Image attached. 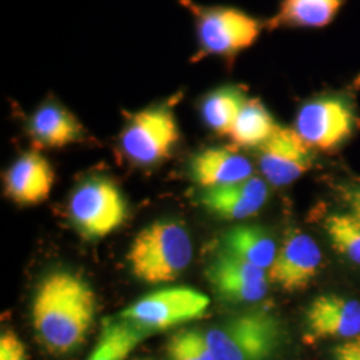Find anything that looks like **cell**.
Returning <instances> with one entry per match:
<instances>
[{
  "label": "cell",
  "mask_w": 360,
  "mask_h": 360,
  "mask_svg": "<svg viewBox=\"0 0 360 360\" xmlns=\"http://www.w3.org/2000/svg\"><path fill=\"white\" fill-rule=\"evenodd\" d=\"M98 300L90 283L77 272H49L37 285L31 318L39 342L62 356L83 346L96 318Z\"/></svg>",
  "instance_id": "cell-1"
},
{
  "label": "cell",
  "mask_w": 360,
  "mask_h": 360,
  "mask_svg": "<svg viewBox=\"0 0 360 360\" xmlns=\"http://www.w3.org/2000/svg\"><path fill=\"white\" fill-rule=\"evenodd\" d=\"M205 335L217 360H278L287 345L283 321L264 307L232 315Z\"/></svg>",
  "instance_id": "cell-2"
},
{
  "label": "cell",
  "mask_w": 360,
  "mask_h": 360,
  "mask_svg": "<svg viewBox=\"0 0 360 360\" xmlns=\"http://www.w3.org/2000/svg\"><path fill=\"white\" fill-rule=\"evenodd\" d=\"M193 260V242L184 226L171 219L156 220L136 235L127 252L132 275L143 283H169Z\"/></svg>",
  "instance_id": "cell-3"
},
{
  "label": "cell",
  "mask_w": 360,
  "mask_h": 360,
  "mask_svg": "<svg viewBox=\"0 0 360 360\" xmlns=\"http://www.w3.org/2000/svg\"><path fill=\"white\" fill-rule=\"evenodd\" d=\"M195 18L199 56L231 59L250 49L264 25L252 15L233 7H202L184 0Z\"/></svg>",
  "instance_id": "cell-4"
},
{
  "label": "cell",
  "mask_w": 360,
  "mask_h": 360,
  "mask_svg": "<svg viewBox=\"0 0 360 360\" xmlns=\"http://www.w3.org/2000/svg\"><path fill=\"white\" fill-rule=\"evenodd\" d=\"M68 215L83 238L95 240L123 226L129 217V206L114 180L90 176L80 181L71 195Z\"/></svg>",
  "instance_id": "cell-5"
},
{
  "label": "cell",
  "mask_w": 360,
  "mask_h": 360,
  "mask_svg": "<svg viewBox=\"0 0 360 360\" xmlns=\"http://www.w3.org/2000/svg\"><path fill=\"white\" fill-rule=\"evenodd\" d=\"M359 126L356 107L347 94H322L300 105L296 132L311 148L334 151L355 134Z\"/></svg>",
  "instance_id": "cell-6"
},
{
  "label": "cell",
  "mask_w": 360,
  "mask_h": 360,
  "mask_svg": "<svg viewBox=\"0 0 360 360\" xmlns=\"http://www.w3.org/2000/svg\"><path fill=\"white\" fill-rule=\"evenodd\" d=\"M179 139L176 116L168 104L163 103L146 107L129 116L119 144L132 165L150 167L169 158Z\"/></svg>",
  "instance_id": "cell-7"
},
{
  "label": "cell",
  "mask_w": 360,
  "mask_h": 360,
  "mask_svg": "<svg viewBox=\"0 0 360 360\" xmlns=\"http://www.w3.org/2000/svg\"><path fill=\"white\" fill-rule=\"evenodd\" d=\"M210 307V299L193 287H165L142 296L119 312L124 321L155 334L202 318Z\"/></svg>",
  "instance_id": "cell-8"
},
{
  "label": "cell",
  "mask_w": 360,
  "mask_h": 360,
  "mask_svg": "<svg viewBox=\"0 0 360 360\" xmlns=\"http://www.w3.org/2000/svg\"><path fill=\"white\" fill-rule=\"evenodd\" d=\"M322 260L321 247L309 233L290 230L267 271V279L285 292L306 290L319 275Z\"/></svg>",
  "instance_id": "cell-9"
},
{
  "label": "cell",
  "mask_w": 360,
  "mask_h": 360,
  "mask_svg": "<svg viewBox=\"0 0 360 360\" xmlns=\"http://www.w3.org/2000/svg\"><path fill=\"white\" fill-rule=\"evenodd\" d=\"M312 150L295 129L278 126L257 148V165L270 184L283 187L309 172L314 163Z\"/></svg>",
  "instance_id": "cell-10"
},
{
  "label": "cell",
  "mask_w": 360,
  "mask_h": 360,
  "mask_svg": "<svg viewBox=\"0 0 360 360\" xmlns=\"http://www.w3.org/2000/svg\"><path fill=\"white\" fill-rule=\"evenodd\" d=\"M303 326L307 345L359 338L360 302L336 294L316 296L304 312Z\"/></svg>",
  "instance_id": "cell-11"
},
{
  "label": "cell",
  "mask_w": 360,
  "mask_h": 360,
  "mask_svg": "<svg viewBox=\"0 0 360 360\" xmlns=\"http://www.w3.org/2000/svg\"><path fill=\"white\" fill-rule=\"evenodd\" d=\"M206 278L215 295L231 304L257 303L269 290L266 270L220 250L207 264Z\"/></svg>",
  "instance_id": "cell-12"
},
{
  "label": "cell",
  "mask_w": 360,
  "mask_h": 360,
  "mask_svg": "<svg viewBox=\"0 0 360 360\" xmlns=\"http://www.w3.org/2000/svg\"><path fill=\"white\" fill-rule=\"evenodd\" d=\"M55 181L51 163L39 151L20 155L4 174V193L19 206L44 202Z\"/></svg>",
  "instance_id": "cell-13"
},
{
  "label": "cell",
  "mask_w": 360,
  "mask_h": 360,
  "mask_svg": "<svg viewBox=\"0 0 360 360\" xmlns=\"http://www.w3.org/2000/svg\"><path fill=\"white\" fill-rule=\"evenodd\" d=\"M269 187L264 180L248 179L207 188L199 195V205L211 215L223 220H242L255 215L266 205Z\"/></svg>",
  "instance_id": "cell-14"
},
{
  "label": "cell",
  "mask_w": 360,
  "mask_h": 360,
  "mask_svg": "<svg viewBox=\"0 0 360 360\" xmlns=\"http://www.w3.org/2000/svg\"><path fill=\"white\" fill-rule=\"evenodd\" d=\"M190 178L203 190L248 179L254 174L251 162L230 147H208L193 156Z\"/></svg>",
  "instance_id": "cell-15"
},
{
  "label": "cell",
  "mask_w": 360,
  "mask_h": 360,
  "mask_svg": "<svg viewBox=\"0 0 360 360\" xmlns=\"http://www.w3.org/2000/svg\"><path fill=\"white\" fill-rule=\"evenodd\" d=\"M27 132L38 148H63L84 138V129L77 116L53 101L40 104L30 116Z\"/></svg>",
  "instance_id": "cell-16"
},
{
  "label": "cell",
  "mask_w": 360,
  "mask_h": 360,
  "mask_svg": "<svg viewBox=\"0 0 360 360\" xmlns=\"http://www.w3.org/2000/svg\"><path fill=\"white\" fill-rule=\"evenodd\" d=\"M219 250L266 271L270 269L278 252L270 232L260 226L250 224L236 226L224 232Z\"/></svg>",
  "instance_id": "cell-17"
},
{
  "label": "cell",
  "mask_w": 360,
  "mask_h": 360,
  "mask_svg": "<svg viewBox=\"0 0 360 360\" xmlns=\"http://www.w3.org/2000/svg\"><path fill=\"white\" fill-rule=\"evenodd\" d=\"M346 0H282L266 26L276 28H322L328 26Z\"/></svg>",
  "instance_id": "cell-18"
},
{
  "label": "cell",
  "mask_w": 360,
  "mask_h": 360,
  "mask_svg": "<svg viewBox=\"0 0 360 360\" xmlns=\"http://www.w3.org/2000/svg\"><path fill=\"white\" fill-rule=\"evenodd\" d=\"M150 335L153 334L120 316L104 319L87 360H127L129 354Z\"/></svg>",
  "instance_id": "cell-19"
},
{
  "label": "cell",
  "mask_w": 360,
  "mask_h": 360,
  "mask_svg": "<svg viewBox=\"0 0 360 360\" xmlns=\"http://www.w3.org/2000/svg\"><path fill=\"white\" fill-rule=\"evenodd\" d=\"M248 101L243 86L226 84L210 91L200 102V115L207 127L219 135H230L232 127Z\"/></svg>",
  "instance_id": "cell-20"
},
{
  "label": "cell",
  "mask_w": 360,
  "mask_h": 360,
  "mask_svg": "<svg viewBox=\"0 0 360 360\" xmlns=\"http://www.w3.org/2000/svg\"><path fill=\"white\" fill-rule=\"evenodd\" d=\"M278 126L260 99L248 98L229 136L236 147L259 148L270 139Z\"/></svg>",
  "instance_id": "cell-21"
},
{
  "label": "cell",
  "mask_w": 360,
  "mask_h": 360,
  "mask_svg": "<svg viewBox=\"0 0 360 360\" xmlns=\"http://www.w3.org/2000/svg\"><path fill=\"white\" fill-rule=\"evenodd\" d=\"M323 227L335 251L360 266V219L352 212H338L326 219Z\"/></svg>",
  "instance_id": "cell-22"
},
{
  "label": "cell",
  "mask_w": 360,
  "mask_h": 360,
  "mask_svg": "<svg viewBox=\"0 0 360 360\" xmlns=\"http://www.w3.org/2000/svg\"><path fill=\"white\" fill-rule=\"evenodd\" d=\"M168 360H217L199 330H181L169 336L166 345Z\"/></svg>",
  "instance_id": "cell-23"
},
{
  "label": "cell",
  "mask_w": 360,
  "mask_h": 360,
  "mask_svg": "<svg viewBox=\"0 0 360 360\" xmlns=\"http://www.w3.org/2000/svg\"><path fill=\"white\" fill-rule=\"evenodd\" d=\"M0 360H30L25 343L10 330L0 336Z\"/></svg>",
  "instance_id": "cell-24"
},
{
  "label": "cell",
  "mask_w": 360,
  "mask_h": 360,
  "mask_svg": "<svg viewBox=\"0 0 360 360\" xmlns=\"http://www.w3.org/2000/svg\"><path fill=\"white\" fill-rule=\"evenodd\" d=\"M330 360H360V336L339 342L328 351Z\"/></svg>",
  "instance_id": "cell-25"
},
{
  "label": "cell",
  "mask_w": 360,
  "mask_h": 360,
  "mask_svg": "<svg viewBox=\"0 0 360 360\" xmlns=\"http://www.w3.org/2000/svg\"><path fill=\"white\" fill-rule=\"evenodd\" d=\"M345 200L349 207V212H352L355 217L360 219V186L349 187L345 193Z\"/></svg>",
  "instance_id": "cell-26"
},
{
  "label": "cell",
  "mask_w": 360,
  "mask_h": 360,
  "mask_svg": "<svg viewBox=\"0 0 360 360\" xmlns=\"http://www.w3.org/2000/svg\"><path fill=\"white\" fill-rule=\"evenodd\" d=\"M135 360H154V359H135Z\"/></svg>",
  "instance_id": "cell-27"
}]
</instances>
